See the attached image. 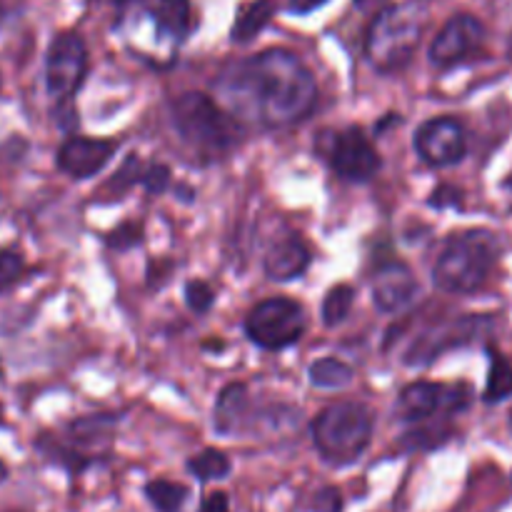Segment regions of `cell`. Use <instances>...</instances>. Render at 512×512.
<instances>
[{"label": "cell", "mask_w": 512, "mask_h": 512, "mask_svg": "<svg viewBox=\"0 0 512 512\" xmlns=\"http://www.w3.org/2000/svg\"><path fill=\"white\" fill-rule=\"evenodd\" d=\"M140 185H143L145 190H148L150 195H160L165 188L170 185V170L168 165H148V168L143 170V178H140Z\"/></svg>", "instance_id": "obj_27"}, {"label": "cell", "mask_w": 512, "mask_h": 512, "mask_svg": "<svg viewBox=\"0 0 512 512\" xmlns=\"http://www.w3.org/2000/svg\"><path fill=\"white\" fill-rule=\"evenodd\" d=\"M115 150H118V143H115V140L73 135V138H68L60 145L58 168L75 180L93 178L95 173H100V170L108 165V160L113 158Z\"/></svg>", "instance_id": "obj_13"}, {"label": "cell", "mask_w": 512, "mask_h": 512, "mask_svg": "<svg viewBox=\"0 0 512 512\" xmlns=\"http://www.w3.org/2000/svg\"><path fill=\"white\" fill-rule=\"evenodd\" d=\"M428 15L425 0L385 5L380 13H375L365 38V55L373 68H378L380 73H395L405 68L418 50Z\"/></svg>", "instance_id": "obj_3"}, {"label": "cell", "mask_w": 512, "mask_h": 512, "mask_svg": "<svg viewBox=\"0 0 512 512\" xmlns=\"http://www.w3.org/2000/svg\"><path fill=\"white\" fill-rule=\"evenodd\" d=\"M310 265V250L298 235H290V238L280 240L265 255V275L270 280H278V283H288V280L300 278V275L308 270Z\"/></svg>", "instance_id": "obj_16"}, {"label": "cell", "mask_w": 512, "mask_h": 512, "mask_svg": "<svg viewBox=\"0 0 512 512\" xmlns=\"http://www.w3.org/2000/svg\"><path fill=\"white\" fill-rule=\"evenodd\" d=\"M55 123H58L65 133H73V130L78 128V110L70 105V100L68 103H58V108H55Z\"/></svg>", "instance_id": "obj_30"}, {"label": "cell", "mask_w": 512, "mask_h": 512, "mask_svg": "<svg viewBox=\"0 0 512 512\" xmlns=\"http://www.w3.org/2000/svg\"><path fill=\"white\" fill-rule=\"evenodd\" d=\"M145 495L158 512H180L188 500V488L170 480H153L145 485Z\"/></svg>", "instance_id": "obj_21"}, {"label": "cell", "mask_w": 512, "mask_h": 512, "mask_svg": "<svg viewBox=\"0 0 512 512\" xmlns=\"http://www.w3.org/2000/svg\"><path fill=\"white\" fill-rule=\"evenodd\" d=\"M470 405L468 385L413 383L400 393L398 415L408 423L433 418L435 413H458Z\"/></svg>", "instance_id": "obj_9"}, {"label": "cell", "mask_w": 512, "mask_h": 512, "mask_svg": "<svg viewBox=\"0 0 512 512\" xmlns=\"http://www.w3.org/2000/svg\"><path fill=\"white\" fill-rule=\"evenodd\" d=\"M460 200H463V193L458 188H453V185H440L433 193V198H430V205L433 208H450V205H460Z\"/></svg>", "instance_id": "obj_29"}, {"label": "cell", "mask_w": 512, "mask_h": 512, "mask_svg": "<svg viewBox=\"0 0 512 512\" xmlns=\"http://www.w3.org/2000/svg\"><path fill=\"white\" fill-rule=\"evenodd\" d=\"M415 150L425 163L435 165V168L455 165L458 160H463L465 150H468L463 125L455 118L428 120L415 133Z\"/></svg>", "instance_id": "obj_12"}, {"label": "cell", "mask_w": 512, "mask_h": 512, "mask_svg": "<svg viewBox=\"0 0 512 512\" xmlns=\"http://www.w3.org/2000/svg\"><path fill=\"white\" fill-rule=\"evenodd\" d=\"M490 320H485L483 315H468V318L458 320V323L443 325V328L433 330L430 335H423L418 340V345H413V350L408 353V365H423L430 363L433 358H438L443 350L460 348L465 343H473L478 338V333L483 328H488Z\"/></svg>", "instance_id": "obj_14"}, {"label": "cell", "mask_w": 512, "mask_h": 512, "mask_svg": "<svg viewBox=\"0 0 512 512\" xmlns=\"http://www.w3.org/2000/svg\"><path fill=\"white\" fill-rule=\"evenodd\" d=\"M418 283L408 265L388 263L373 278V303L380 313H398L413 300Z\"/></svg>", "instance_id": "obj_15"}, {"label": "cell", "mask_w": 512, "mask_h": 512, "mask_svg": "<svg viewBox=\"0 0 512 512\" xmlns=\"http://www.w3.org/2000/svg\"><path fill=\"white\" fill-rule=\"evenodd\" d=\"M315 512H340L343 510V498L335 488H323L318 495H315L313 503Z\"/></svg>", "instance_id": "obj_28"}, {"label": "cell", "mask_w": 512, "mask_h": 512, "mask_svg": "<svg viewBox=\"0 0 512 512\" xmlns=\"http://www.w3.org/2000/svg\"><path fill=\"white\" fill-rule=\"evenodd\" d=\"M485 40V25L475 15L460 13L450 18L430 45V63L438 68H453L473 53Z\"/></svg>", "instance_id": "obj_11"}, {"label": "cell", "mask_w": 512, "mask_h": 512, "mask_svg": "<svg viewBox=\"0 0 512 512\" xmlns=\"http://www.w3.org/2000/svg\"><path fill=\"white\" fill-rule=\"evenodd\" d=\"M250 408V395L243 383H230L220 390L218 405H215V430L223 435L238 433L245 428Z\"/></svg>", "instance_id": "obj_17"}, {"label": "cell", "mask_w": 512, "mask_h": 512, "mask_svg": "<svg viewBox=\"0 0 512 512\" xmlns=\"http://www.w3.org/2000/svg\"><path fill=\"white\" fill-rule=\"evenodd\" d=\"M273 13V0H255V3H248L245 8H240L238 18H235L233 23V30H230V38H233L235 43H250V40L270 23Z\"/></svg>", "instance_id": "obj_18"}, {"label": "cell", "mask_w": 512, "mask_h": 512, "mask_svg": "<svg viewBox=\"0 0 512 512\" xmlns=\"http://www.w3.org/2000/svg\"><path fill=\"white\" fill-rule=\"evenodd\" d=\"M510 428H512V413H510Z\"/></svg>", "instance_id": "obj_36"}, {"label": "cell", "mask_w": 512, "mask_h": 512, "mask_svg": "<svg viewBox=\"0 0 512 512\" xmlns=\"http://www.w3.org/2000/svg\"><path fill=\"white\" fill-rule=\"evenodd\" d=\"M512 395V360L490 348V373L485 385V403H500Z\"/></svg>", "instance_id": "obj_20"}, {"label": "cell", "mask_w": 512, "mask_h": 512, "mask_svg": "<svg viewBox=\"0 0 512 512\" xmlns=\"http://www.w3.org/2000/svg\"><path fill=\"white\" fill-rule=\"evenodd\" d=\"M25 273V263L13 250H0V293L13 288Z\"/></svg>", "instance_id": "obj_24"}, {"label": "cell", "mask_w": 512, "mask_h": 512, "mask_svg": "<svg viewBox=\"0 0 512 512\" xmlns=\"http://www.w3.org/2000/svg\"><path fill=\"white\" fill-rule=\"evenodd\" d=\"M310 383L323 390H338L353 383V368L338 358H320L308 370Z\"/></svg>", "instance_id": "obj_19"}, {"label": "cell", "mask_w": 512, "mask_h": 512, "mask_svg": "<svg viewBox=\"0 0 512 512\" xmlns=\"http://www.w3.org/2000/svg\"><path fill=\"white\" fill-rule=\"evenodd\" d=\"M200 512H230V500L225 493H210L205 495V500L200 503Z\"/></svg>", "instance_id": "obj_31"}, {"label": "cell", "mask_w": 512, "mask_h": 512, "mask_svg": "<svg viewBox=\"0 0 512 512\" xmlns=\"http://www.w3.org/2000/svg\"><path fill=\"white\" fill-rule=\"evenodd\" d=\"M173 128L200 155H223L240 140V125L203 93H183L173 100Z\"/></svg>", "instance_id": "obj_5"}, {"label": "cell", "mask_w": 512, "mask_h": 512, "mask_svg": "<svg viewBox=\"0 0 512 512\" xmlns=\"http://www.w3.org/2000/svg\"><path fill=\"white\" fill-rule=\"evenodd\" d=\"M115 30L138 58L168 68L190 33V0H118Z\"/></svg>", "instance_id": "obj_2"}, {"label": "cell", "mask_w": 512, "mask_h": 512, "mask_svg": "<svg viewBox=\"0 0 512 512\" xmlns=\"http://www.w3.org/2000/svg\"><path fill=\"white\" fill-rule=\"evenodd\" d=\"M498 255V238L490 230H465L453 235L435 263L433 283L443 293H475L488 283Z\"/></svg>", "instance_id": "obj_4"}, {"label": "cell", "mask_w": 512, "mask_h": 512, "mask_svg": "<svg viewBox=\"0 0 512 512\" xmlns=\"http://www.w3.org/2000/svg\"><path fill=\"white\" fill-rule=\"evenodd\" d=\"M245 333L258 348L283 350L303 338L305 313L295 300L268 298L248 313Z\"/></svg>", "instance_id": "obj_7"}, {"label": "cell", "mask_w": 512, "mask_h": 512, "mask_svg": "<svg viewBox=\"0 0 512 512\" xmlns=\"http://www.w3.org/2000/svg\"><path fill=\"white\" fill-rule=\"evenodd\" d=\"M328 163L340 178L353 183H368L380 170V155L360 128H345L333 133L328 148Z\"/></svg>", "instance_id": "obj_10"}, {"label": "cell", "mask_w": 512, "mask_h": 512, "mask_svg": "<svg viewBox=\"0 0 512 512\" xmlns=\"http://www.w3.org/2000/svg\"><path fill=\"white\" fill-rule=\"evenodd\" d=\"M88 70V48L78 33L55 35L45 58V85L55 103H68L83 85Z\"/></svg>", "instance_id": "obj_8"}, {"label": "cell", "mask_w": 512, "mask_h": 512, "mask_svg": "<svg viewBox=\"0 0 512 512\" xmlns=\"http://www.w3.org/2000/svg\"><path fill=\"white\" fill-rule=\"evenodd\" d=\"M353 300H355V293L350 285H335V288H330L323 298V323L330 325V328L343 323V320L350 315Z\"/></svg>", "instance_id": "obj_23"}, {"label": "cell", "mask_w": 512, "mask_h": 512, "mask_svg": "<svg viewBox=\"0 0 512 512\" xmlns=\"http://www.w3.org/2000/svg\"><path fill=\"white\" fill-rule=\"evenodd\" d=\"M505 185H508V188L512 190V175H510V178H508V180H505Z\"/></svg>", "instance_id": "obj_35"}, {"label": "cell", "mask_w": 512, "mask_h": 512, "mask_svg": "<svg viewBox=\"0 0 512 512\" xmlns=\"http://www.w3.org/2000/svg\"><path fill=\"white\" fill-rule=\"evenodd\" d=\"M355 3V8H360V10H383V5H385V0H353Z\"/></svg>", "instance_id": "obj_33"}, {"label": "cell", "mask_w": 512, "mask_h": 512, "mask_svg": "<svg viewBox=\"0 0 512 512\" xmlns=\"http://www.w3.org/2000/svg\"><path fill=\"white\" fill-rule=\"evenodd\" d=\"M143 240V225L140 223H123L108 235V245L115 250H130L140 245Z\"/></svg>", "instance_id": "obj_26"}, {"label": "cell", "mask_w": 512, "mask_h": 512, "mask_svg": "<svg viewBox=\"0 0 512 512\" xmlns=\"http://www.w3.org/2000/svg\"><path fill=\"white\" fill-rule=\"evenodd\" d=\"M373 413L363 403H335L313 420V443L333 465H350L373 438Z\"/></svg>", "instance_id": "obj_6"}, {"label": "cell", "mask_w": 512, "mask_h": 512, "mask_svg": "<svg viewBox=\"0 0 512 512\" xmlns=\"http://www.w3.org/2000/svg\"><path fill=\"white\" fill-rule=\"evenodd\" d=\"M218 95L235 123L278 130L308 118L318 100V85L298 55L270 48L225 68L218 78Z\"/></svg>", "instance_id": "obj_1"}, {"label": "cell", "mask_w": 512, "mask_h": 512, "mask_svg": "<svg viewBox=\"0 0 512 512\" xmlns=\"http://www.w3.org/2000/svg\"><path fill=\"white\" fill-rule=\"evenodd\" d=\"M185 300H188L190 310H195V313H208L215 303V293L203 280H193V283L185 285Z\"/></svg>", "instance_id": "obj_25"}, {"label": "cell", "mask_w": 512, "mask_h": 512, "mask_svg": "<svg viewBox=\"0 0 512 512\" xmlns=\"http://www.w3.org/2000/svg\"><path fill=\"white\" fill-rule=\"evenodd\" d=\"M5 478H8V468H5V465L0 463V483H3Z\"/></svg>", "instance_id": "obj_34"}, {"label": "cell", "mask_w": 512, "mask_h": 512, "mask_svg": "<svg viewBox=\"0 0 512 512\" xmlns=\"http://www.w3.org/2000/svg\"><path fill=\"white\" fill-rule=\"evenodd\" d=\"M325 3H328V0H290V10H293V13L305 15V13H313V10H318L320 5Z\"/></svg>", "instance_id": "obj_32"}, {"label": "cell", "mask_w": 512, "mask_h": 512, "mask_svg": "<svg viewBox=\"0 0 512 512\" xmlns=\"http://www.w3.org/2000/svg\"><path fill=\"white\" fill-rule=\"evenodd\" d=\"M188 470L200 480V483H210V480H220L230 473L228 455L220 453L215 448H205L203 453L193 455L188 460Z\"/></svg>", "instance_id": "obj_22"}]
</instances>
